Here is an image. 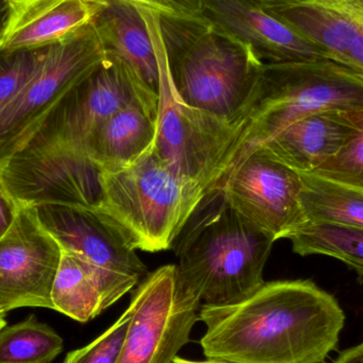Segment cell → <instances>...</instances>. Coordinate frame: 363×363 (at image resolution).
I'll list each match as a JSON object with an SVG mask.
<instances>
[{
    "mask_svg": "<svg viewBox=\"0 0 363 363\" xmlns=\"http://www.w3.org/2000/svg\"><path fill=\"white\" fill-rule=\"evenodd\" d=\"M201 347L223 363H322L338 345L345 315L311 281H264L243 300L201 305Z\"/></svg>",
    "mask_w": 363,
    "mask_h": 363,
    "instance_id": "cell-1",
    "label": "cell"
},
{
    "mask_svg": "<svg viewBox=\"0 0 363 363\" xmlns=\"http://www.w3.org/2000/svg\"><path fill=\"white\" fill-rule=\"evenodd\" d=\"M157 26L179 99L234 123L253 95L264 63L249 45L202 15L157 13Z\"/></svg>",
    "mask_w": 363,
    "mask_h": 363,
    "instance_id": "cell-2",
    "label": "cell"
},
{
    "mask_svg": "<svg viewBox=\"0 0 363 363\" xmlns=\"http://www.w3.org/2000/svg\"><path fill=\"white\" fill-rule=\"evenodd\" d=\"M180 236L179 281L203 304H232L264 285L277 240L235 211L221 191L205 194Z\"/></svg>",
    "mask_w": 363,
    "mask_h": 363,
    "instance_id": "cell-3",
    "label": "cell"
},
{
    "mask_svg": "<svg viewBox=\"0 0 363 363\" xmlns=\"http://www.w3.org/2000/svg\"><path fill=\"white\" fill-rule=\"evenodd\" d=\"M328 110L363 111V77L332 60L264 64L253 95L233 123L234 142L219 179L207 192L290 123Z\"/></svg>",
    "mask_w": 363,
    "mask_h": 363,
    "instance_id": "cell-4",
    "label": "cell"
},
{
    "mask_svg": "<svg viewBox=\"0 0 363 363\" xmlns=\"http://www.w3.org/2000/svg\"><path fill=\"white\" fill-rule=\"evenodd\" d=\"M106 216L134 250L155 253L172 247L205 196L202 186L181 178L155 148L133 165L104 170Z\"/></svg>",
    "mask_w": 363,
    "mask_h": 363,
    "instance_id": "cell-5",
    "label": "cell"
},
{
    "mask_svg": "<svg viewBox=\"0 0 363 363\" xmlns=\"http://www.w3.org/2000/svg\"><path fill=\"white\" fill-rule=\"evenodd\" d=\"M150 28L160 64V108L155 152L181 178L202 186L215 185L235 138L233 123L186 106L174 93L165 49L157 26V12L142 9Z\"/></svg>",
    "mask_w": 363,
    "mask_h": 363,
    "instance_id": "cell-6",
    "label": "cell"
},
{
    "mask_svg": "<svg viewBox=\"0 0 363 363\" xmlns=\"http://www.w3.org/2000/svg\"><path fill=\"white\" fill-rule=\"evenodd\" d=\"M104 57L91 23L50 45L35 74L0 113V164L31 140L66 94Z\"/></svg>",
    "mask_w": 363,
    "mask_h": 363,
    "instance_id": "cell-7",
    "label": "cell"
},
{
    "mask_svg": "<svg viewBox=\"0 0 363 363\" xmlns=\"http://www.w3.org/2000/svg\"><path fill=\"white\" fill-rule=\"evenodd\" d=\"M33 208L62 249L74 254L91 273L99 287L104 311L148 275L135 250L100 211L61 204Z\"/></svg>",
    "mask_w": 363,
    "mask_h": 363,
    "instance_id": "cell-8",
    "label": "cell"
},
{
    "mask_svg": "<svg viewBox=\"0 0 363 363\" xmlns=\"http://www.w3.org/2000/svg\"><path fill=\"white\" fill-rule=\"evenodd\" d=\"M104 169L85 151L29 143L0 164V179L19 207L61 204L98 209Z\"/></svg>",
    "mask_w": 363,
    "mask_h": 363,
    "instance_id": "cell-9",
    "label": "cell"
},
{
    "mask_svg": "<svg viewBox=\"0 0 363 363\" xmlns=\"http://www.w3.org/2000/svg\"><path fill=\"white\" fill-rule=\"evenodd\" d=\"M200 307L182 287L177 264L147 275L127 308L129 328L116 363H174L189 343Z\"/></svg>",
    "mask_w": 363,
    "mask_h": 363,
    "instance_id": "cell-10",
    "label": "cell"
},
{
    "mask_svg": "<svg viewBox=\"0 0 363 363\" xmlns=\"http://www.w3.org/2000/svg\"><path fill=\"white\" fill-rule=\"evenodd\" d=\"M159 98L127 64L106 55L66 94L29 143H57L83 150L89 134L111 115L138 100Z\"/></svg>",
    "mask_w": 363,
    "mask_h": 363,
    "instance_id": "cell-11",
    "label": "cell"
},
{
    "mask_svg": "<svg viewBox=\"0 0 363 363\" xmlns=\"http://www.w3.org/2000/svg\"><path fill=\"white\" fill-rule=\"evenodd\" d=\"M302 185L298 172L257 149L213 191H221L235 211L279 240L306 223Z\"/></svg>",
    "mask_w": 363,
    "mask_h": 363,
    "instance_id": "cell-12",
    "label": "cell"
},
{
    "mask_svg": "<svg viewBox=\"0 0 363 363\" xmlns=\"http://www.w3.org/2000/svg\"><path fill=\"white\" fill-rule=\"evenodd\" d=\"M62 247L42 225L34 208L21 207L0 237V311L21 307L52 309L51 290Z\"/></svg>",
    "mask_w": 363,
    "mask_h": 363,
    "instance_id": "cell-13",
    "label": "cell"
},
{
    "mask_svg": "<svg viewBox=\"0 0 363 363\" xmlns=\"http://www.w3.org/2000/svg\"><path fill=\"white\" fill-rule=\"evenodd\" d=\"M201 15L249 45L262 63L330 60L319 47L264 10L258 0H204Z\"/></svg>",
    "mask_w": 363,
    "mask_h": 363,
    "instance_id": "cell-14",
    "label": "cell"
},
{
    "mask_svg": "<svg viewBox=\"0 0 363 363\" xmlns=\"http://www.w3.org/2000/svg\"><path fill=\"white\" fill-rule=\"evenodd\" d=\"M357 130L351 111H322L290 123L258 149L300 174H311Z\"/></svg>",
    "mask_w": 363,
    "mask_h": 363,
    "instance_id": "cell-15",
    "label": "cell"
},
{
    "mask_svg": "<svg viewBox=\"0 0 363 363\" xmlns=\"http://www.w3.org/2000/svg\"><path fill=\"white\" fill-rule=\"evenodd\" d=\"M91 25L108 57L127 64L160 96V64L142 9L123 0H96Z\"/></svg>",
    "mask_w": 363,
    "mask_h": 363,
    "instance_id": "cell-16",
    "label": "cell"
},
{
    "mask_svg": "<svg viewBox=\"0 0 363 363\" xmlns=\"http://www.w3.org/2000/svg\"><path fill=\"white\" fill-rule=\"evenodd\" d=\"M159 99L138 100L102 121L83 145L104 170L123 169L155 146L159 121Z\"/></svg>",
    "mask_w": 363,
    "mask_h": 363,
    "instance_id": "cell-17",
    "label": "cell"
},
{
    "mask_svg": "<svg viewBox=\"0 0 363 363\" xmlns=\"http://www.w3.org/2000/svg\"><path fill=\"white\" fill-rule=\"evenodd\" d=\"M96 0H23L14 15L1 48L47 46L91 23Z\"/></svg>",
    "mask_w": 363,
    "mask_h": 363,
    "instance_id": "cell-18",
    "label": "cell"
},
{
    "mask_svg": "<svg viewBox=\"0 0 363 363\" xmlns=\"http://www.w3.org/2000/svg\"><path fill=\"white\" fill-rule=\"evenodd\" d=\"M302 176L301 204L306 223L363 228V191L313 174ZM305 223V224H306Z\"/></svg>",
    "mask_w": 363,
    "mask_h": 363,
    "instance_id": "cell-19",
    "label": "cell"
},
{
    "mask_svg": "<svg viewBox=\"0 0 363 363\" xmlns=\"http://www.w3.org/2000/svg\"><path fill=\"white\" fill-rule=\"evenodd\" d=\"M53 311L80 323H87L104 311L99 287L82 262L62 249V258L51 290Z\"/></svg>",
    "mask_w": 363,
    "mask_h": 363,
    "instance_id": "cell-20",
    "label": "cell"
},
{
    "mask_svg": "<svg viewBox=\"0 0 363 363\" xmlns=\"http://www.w3.org/2000/svg\"><path fill=\"white\" fill-rule=\"evenodd\" d=\"M294 253L326 255L353 269L363 283V228L326 223H306L288 237Z\"/></svg>",
    "mask_w": 363,
    "mask_h": 363,
    "instance_id": "cell-21",
    "label": "cell"
},
{
    "mask_svg": "<svg viewBox=\"0 0 363 363\" xmlns=\"http://www.w3.org/2000/svg\"><path fill=\"white\" fill-rule=\"evenodd\" d=\"M63 349L62 337L34 315L0 330V363H51Z\"/></svg>",
    "mask_w": 363,
    "mask_h": 363,
    "instance_id": "cell-22",
    "label": "cell"
},
{
    "mask_svg": "<svg viewBox=\"0 0 363 363\" xmlns=\"http://www.w3.org/2000/svg\"><path fill=\"white\" fill-rule=\"evenodd\" d=\"M50 45L35 48H0V113L35 74Z\"/></svg>",
    "mask_w": 363,
    "mask_h": 363,
    "instance_id": "cell-23",
    "label": "cell"
},
{
    "mask_svg": "<svg viewBox=\"0 0 363 363\" xmlns=\"http://www.w3.org/2000/svg\"><path fill=\"white\" fill-rule=\"evenodd\" d=\"M358 130L313 176L363 191V111H351Z\"/></svg>",
    "mask_w": 363,
    "mask_h": 363,
    "instance_id": "cell-24",
    "label": "cell"
},
{
    "mask_svg": "<svg viewBox=\"0 0 363 363\" xmlns=\"http://www.w3.org/2000/svg\"><path fill=\"white\" fill-rule=\"evenodd\" d=\"M130 324L129 311L93 342L68 353L63 363H116Z\"/></svg>",
    "mask_w": 363,
    "mask_h": 363,
    "instance_id": "cell-25",
    "label": "cell"
},
{
    "mask_svg": "<svg viewBox=\"0 0 363 363\" xmlns=\"http://www.w3.org/2000/svg\"><path fill=\"white\" fill-rule=\"evenodd\" d=\"M351 9L353 38L340 64L363 77V0H352Z\"/></svg>",
    "mask_w": 363,
    "mask_h": 363,
    "instance_id": "cell-26",
    "label": "cell"
},
{
    "mask_svg": "<svg viewBox=\"0 0 363 363\" xmlns=\"http://www.w3.org/2000/svg\"><path fill=\"white\" fill-rule=\"evenodd\" d=\"M19 208L21 207L9 194L0 179V237L4 236L6 230L12 225Z\"/></svg>",
    "mask_w": 363,
    "mask_h": 363,
    "instance_id": "cell-27",
    "label": "cell"
},
{
    "mask_svg": "<svg viewBox=\"0 0 363 363\" xmlns=\"http://www.w3.org/2000/svg\"><path fill=\"white\" fill-rule=\"evenodd\" d=\"M14 11L15 2L13 0H0V48L8 33Z\"/></svg>",
    "mask_w": 363,
    "mask_h": 363,
    "instance_id": "cell-28",
    "label": "cell"
},
{
    "mask_svg": "<svg viewBox=\"0 0 363 363\" xmlns=\"http://www.w3.org/2000/svg\"><path fill=\"white\" fill-rule=\"evenodd\" d=\"M177 12L183 14L201 15L204 0H165Z\"/></svg>",
    "mask_w": 363,
    "mask_h": 363,
    "instance_id": "cell-29",
    "label": "cell"
},
{
    "mask_svg": "<svg viewBox=\"0 0 363 363\" xmlns=\"http://www.w3.org/2000/svg\"><path fill=\"white\" fill-rule=\"evenodd\" d=\"M135 4L140 9L155 11L157 13H179L165 0H123Z\"/></svg>",
    "mask_w": 363,
    "mask_h": 363,
    "instance_id": "cell-30",
    "label": "cell"
},
{
    "mask_svg": "<svg viewBox=\"0 0 363 363\" xmlns=\"http://www.w3.org/2000/svg\"><path fill=\"white\" fill-rule=\"evenodd\" d=\"M333 363H363V342L342 352Z\"/></svg>",
    "mask_w": 363,
    "mask_h": 363,
    "instance_id": "cell-31",
    "label": "cell"
},
{
    "mask_svg": "<svg viewBox=\"0 0 363 363\" xmlns=\"http://www.w3.org/2000/svg\"><path fill=\"white\" fill-rule=\"evenodd\" d=\"M4 326H6V313H4L0 311V330H1Z\"/></svg>",
    "mask_w": 363,
    "mask_h": 363,
    "instance_id": "cell-32",
    "label": "cell"
},
{
    "mask_svg": "<svg viewBox=\"0 0 363 363\" xmlns=\"http://www.w3.org/2000/svg\"><path fill=\"white\" fill-rule=\"evenodd\" d=\"M174 363H196V362H194V360L184 359V358H181L180 356H178V357L174 359Z\"/></svg>",
    "mask_w": 363,
    "mask_h": 363,
    "instance_id": "cell-33",
    "label": "cell"
},
{
    "mask_svg": "<svg viewBox=\"0 0 363 363\" xmlns=\"http://www.w3.org/2000/svg\"><path fill=\"white\" fill-rule=\"evenodd\" d=\"M196 363H223V362H213V360H204V362H196Z\"/></svg>",
    "mask_w": 363,
    "mask_h": 363,
    "instance_id": "cell-34",
    "label": "cell"
},
{
    "mask_svg": "<svg viewBox=\"0 0 363 363\" xmlns=\"http://www.w3.org/2000/svg\"><path fill=\"white\" fill-rule=\"evenodd\" d=\"M13 1H14L15 4H17V2L23 1V0H13Z\"/></svg>",
    "mask_w": 363,
    "mask_h": 363,
    "instance_id": "cell-35",
    "label": "cell"
}]
</instances>
